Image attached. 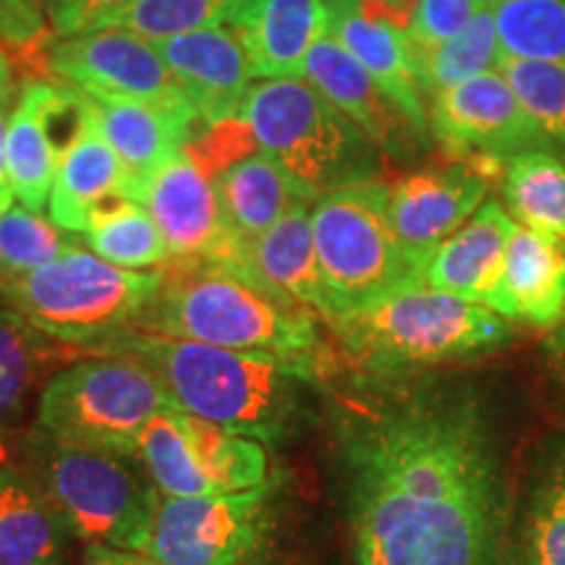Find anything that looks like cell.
<instances>
[{"label":"cell","mask_w":565,"mask_h":565,"mask_svg":"<svg viewBox=\"0 0 565 565\" xmlns=\"http://www.w3.org/2000/svg\"><path fill=\"white\" fill-rule=\"evenodd\" d=\"M162 286L137 330L189 338L231 351L267 353L330 374L333 351L317 315L267 291L249 275L225 265L162 267Z\"/></svg>","instance_id":"cell-3"},{"label":"cell","mask_w":565,"mask_h":565,"mask_svg":"<svg viewBox=\"0 0 565 565\" xmlns=\"http://www.w3.org/2000/svg\"><path fill=\"white\" fill-rule=\"evenodd\" d=\"M160 286V273L126 270L74 244L53 263L0 282V301L45 335L89 353L139 328Z\"/></svg>","instance_id":"cell-6"},{"label":"cell","mask_w":565,"mask_h":565,"mask_svg":"<svg viewBox=\"0 0 565 565\" xmlns=\"http://www.w3.org/2000/svg\"><path fill=\"white\" fill-rule=\"evenodd\" d=\"M74 110V92L66 84L26 79L13 100L9 134H6V166L17 202L30 210L47 207L61 147L53 139V121Z\"/></svg>","instance_id":"cell-21"},{"label":"cell","mask_w":565,"mask_h":565,"mask_svg":"<svg viewBox=\"0 0 565 565\" xmlns=\"http://www.w3.org/2000/svg\"><path fill=\"white\" fill-rule=\"evenodd\" d=\"M557 351H561V356H565V330H561V338H557Z\"/></svg>","instance_id":"cell-46"},{"label":"cell","mask_w":565,"mask_h":565,"mask_svg":"<svg viewBox=\"0 0 565 565\" xmlns=\"http://www.w3.org/2000/svg\"><path fill=\"white\" fill-rule=\"evenodd\" d=\"M330 3H351V0H330Z\"/></svg>","instance_id":"cell-47"},{"label":"cell","mask_w":565,"mask_h":565,"mask_svg":"<svg viewBox=\"0 0 565 565\" xmlns=\"http://www.w3.org/2000/svg\"><path fill=\"white\" fill-rule=\"evenodd\" d=\"M38 3L42 6V11L47 13V19L55 21V19L61 17L63 11L68 9V6H71V0H38Z\"/></svg>","instance_id":"cell-45"},{"label":"cell","mask_w":565,"mask_h":565,"mask_svg":"<svg viewBox=\"0 0 565 565\" xmlns=\"http://www.w3.org/2000/svg\"><path fill=\"white\" fill-rule=\"evenodd\" d=\"M82 565H160L152 561L147 553L139 550H118V547H105V545H92L84 555Z\"/></svg>","instance_id":"cell-40"},{"label":"cell","mask_w":565,"mask_h":565,"mask_svg":"<svg viewBox=\"0 0 565 565\" xmlns=\"http://www.w3.org/2000/svg\"><path fill=\"white\" fill-rule=\"evenodd\" d=\"M215 192L225 223L242 246L257 242L299 202H312L301 196L286 173L263 152L249 154L217 175Z\"/></svg>","instance_id":"cell-29"},{"label":"cell","mask_w":565,"mask_h":565,"mask_svg":"<svg viewBox=\"0 0 565 565\" xmlns=\"http://www.w3.org/2000/svg\"><path fill=\"white\" fill-rule=\"evenodd\" d=\"M503 58L565 68V0H490Z\"/></svg>","instance_id":"cell-33"},{"label":"cell","mask_w":565,"mask_h":565,"mask_svg":"<svg viewBox=\"0 0 565 565\" xmlns=\"http://www.w3.org/2000/svg\"><path fill=\"white\" fill-rule=\"evenodd\" d=\"M152 45L171 68L196 121L212 126L238 116L254 76L242 40L231 26L179 34Z\"/></svg>","instance_id":"cell-17"},{"label":"cell","mask_w":565,"mask_h":565,"mask_svg":"<svg viewBox=\"0 0 565 565\" xmlns=\"http://www.w3.org/2000/svg\"><path fill=\"white\" fill-rule=\"evenodd\" d=\"M71 526L30 471L0 461V565H58Z\"/></svg>","instance_id":"cell-26"},{"label":"cell","mask_w":565,"mask_h":565,"mask_svg":"<svg viewBox=\"0 0 565 565\" xmlns=\"http://www.w3.org/2000/svg\"><path fill=\"white\" fill-rule=\"evenodd\" d=\"M503 565H565V437L550 443L508 519Z\"/></svg>","instance_id":"cell-25"},{"label":"cell","mask_w":565,"mask_h":565,"mask_svg":"<svg viewBox=\"0 0 565 565\" xmlns=\"http://www.w3.org/2000/svg\"><path fill=\"white\" fill-rule=\"evenodd\" d=\"M500 74L545 137L553 145L565 147V68L540 61L503 58Z\"/></svg>","instance_id":"cell-36"},{"label":"cell","mask_w":565,"mask_h":565,"mask_svg":"<svg viewBox=\"0 0 565 565\" xmlns=\"http://www.w3.org/2000/svg\"><path fill=\"white\" fill-rule=\"evenodd\" d=\"M134 0H71V6L53 21L55 34L58 38H71V34H82L100 30L103 21H108L113 13H118Z\"/></svg>","instance_id":"cell-39"},{"label":"cell","mask_w":565,"mask_h":565,"mask_svg":"<svg viewBox=\"0 0 565 565\" xmlns=\"http://www.w3.org/2000/svg\"><path fill=\"white\" fill-rule=\"evenodd\" d=\"M362 374L335 408L353 565H503V458L469 387Z\"/></svg>","instance_id":"cell-1"},{"label":"cell","mask_w":565,"mask_h":565,"mask_svg":"<svg viewBox=\"0 0 565 565\" xmlns=\"http://www.w3.org/2000/svg\"><path fill=\"white\" fill-rule=\"evenodd\" d=\"M175 401L154 374L126 356L61 366L38 395V429L63 445L139 456V437Z\"/></svg>","instance_id":"cell-8"},{"label":"cell","mask_w":565,"mask_h":565,"mask_svg":"<svg viewBox=\"0 0 565 565\" xmlns=\"http://www.w3.org/2000/svg\"><path fill=\"white\" fill-rule=\"evenodd\" d=\"M42 34L38 30H32L30 24H24V21L0 6V47H24L38 42Z\"/></svg>","instance_id":"cell-41"},{"label":"cell","mask_w":565,"mask_h":565,"mask_svg":"<svg viewBox=\"0 0 565 565\" xmlns=\"http://www.w3.org/2000/svg\"><path fill=\"white\" fill-rule=\"evenodd\" d=\"M412 61L424 100H433L445 89H454L458 84L498 71L503 53H500L490 6L456 38L445 40L433 51L412 53Z\"/></svg>","instance_id":"cell-32"},{"label":"cell","mask_w":565,"mask_h":565,"mask_svg":"<svg viewBox=\"0 0 565 565\" xmlns=\"http://www.w3.org/2000/svg\"><path fill=\"white\" fill-rule=\"evenodd\" d=\"M330 0H249L236 24L254 79H301L312 47L333 32Z\"/></svg>","instance_id":"cell-19"},{"label":"cell","mask_w":565,"mask_h":565,"mask_svg":"<svg viewBox=\"0 0 565 565\" xmlns=\"http://www.w3.org/2000/svg\"><path fill=\"white\" fill-rule=\"evenodd\" d=\"M84 238L97 257L126 270H147L171 263V252L150 210L129 196H116L92 212Z\"/></svg>","instance_id":"cell-30"},{"label":"cell","mask_w":565,"mask_h":565,"mask_svg":"<svg viewBox=\"0 0 565 565\" xmlns=\"http://www.w3.org/2000/svg\"><path fill=\"white\" fill-rule=\"evenodd\" d=\"M74 233L63 231L38 210L13 202L0 212V282L17 280L21 275L53 263L68 246Z\"/></svg>","instance_id":"cell-35"},{"label":"cell","mask_w":565,"mask_h":565,"mask_svg":"<svg viewBox=\"0 0 565 565\" xmlns=\"http://www.w3.org/2000/svg\"><path fill=\"white\" fill-rule=\"evenodd\" d=\"M254 147H257V139H254L249 124H246L242 116H236L212 126H204L200 137H192V141H189L186 152L192 154L196 166L215 181L217 175L228 171L231 166H236V162H242L244 158L254 154Z\"/></svg>","instance_id":"cell-38"},{"label":"cell","mask_w":565,"mask_h":565,"mask_svg":"<svg viewBox=\"0 0 565 565\" xmlns=\"http://www.w3.org/2000/svg\"><path fill=\"white\" fill-rule=\"evenodd\" d=\"M487 175L479 168L454 162L443 168H422L391 183L387 212L406 257L424 270L445 238L484 204Z\"/></svg>","instance_id":"cell-15"},{"label":"cell","mask_w":565,"mask_h":565,"mask_svg":"<svg viewBox=\"0 0 565 565\" xmlns=\"http://www.w3.org/2000/svg\"><path fill=\"white\" fill-rule=\"evenodd\" d=\"M387 194L391 183L374 179L312 204L317 263L330 303L328 324L422 275L395 236Z\"/></svg>","instance_id":"cell-9"},{"label":"cell","mask_w":565,"mask_h":565,"mask_svg":"<svg viewBox=\"0 0 565 565\" xmlns=\"http://www.w3.org/2000/svg\"><path fill=\"white\" fill-rule=\"evenodd\" d=\"M11 95L0 97V212L9 210L17 196L11 192L9 183V166H6V134H9V118H11Z\"/></svg>","instance_id":"cell-42"},{"label":"cell","mask_w":565,"mask_h":565,"mask_svg":"<svg viewBox=\"0 0 565 565\" xmlns=\"http://www.w3.org/2000/svg\"><path fill=\"white\" fill-rule=\"evenodd\" d=\"M301 79L322 92L387 158L412 160L427 150V134L408 121L404 110L377 87L362 63L333 34L322 38L307 55Z\"/></svg>","instance_id":"cell-16"},{"label":"cell","mask_w":565,"mask_h":565,"mask_svg":"<svg viewBox=\"0 0 565 565\" xmlns=\"http://www.w3.org/2000/svg\"><path fill=\"white\" fill-rule=\"evenodd\" d=\"M490 0H416L412 24L406 30L408 53H424L456 38L487 9Z\"/></svg>","instance_id":"cell-37"},{"label":"cell","mask_w":565,"mask_h":565,"mask_svg":"<svg viewBox=\"0 0 565 565\" xmlns=\"http://www.w3.org/2000/svg\"><path fill=\"white\" fill-rule=\"evenodd\" d=\"M333 38L366 68L391 100L404 110L416 129L429 137V113L424 108V95L416 79L406 34L385 21L370 19L343 3H333Z\"/></svg>","instance_id":"cell-28"},{"label":"cell","mask_w":565,"mask_h":565,"mask_svg":"<svg viewBox=\"0 0 565 565\" xmlns=\"http://www.w3.org/2000/svg\"><path fill=\"white\" fill-rule=\"evenodd\" d=\"M74 105L76 126L68 134L66 145H61L51 196H47V215L63 231L84 233L89 215L100 204L126 196L129 175L92 113L84 108L76 89Z\"/></svg>","instance_id":"cell-18"},{"label":"cell","mask_w":565,"mask_h":565,"mask_svg":"<svg viewBox=\"0 0 565 565\" xmlns=\"http://www.w3.org/2000/svg\"><path fill=\"white\" fill-rule=\"evenodd\" d=\"M238 116L301 196L317 202L338 189L374 181L380 150L322 92L303 79H259Z\"/></svg>","instance_id":"cell-5"},{"label":"cell","mask_w":565,"mask_h":565,"mask_svg":"<svg viewBox=\"0 0 565 565\" xmlns=\"http://www.w3.org/2000/svg\"><path fill=\"white\" fill-rule=\"evenodd\" d=\"M312 204L315 202H299L257 242L242 246V259L233 270L249 275L252 280L282 299L312 309L328 322L330 303L320 278V263H317Z\"/></svg>","instance_id":"cell-24"},{"label":"cell","mask_w":565,"mask_h":565,"mask_svg":"<svg viewBox=\"0 0 565 565\" xmlns=\"http://www.w3.org/2000/svg\"><path fill=\"white\" fill-rule=\"evenodd\" d=\"M505 166L503 194L513 221L565 238V160L534 150L515 154Z\"/></svg>","instance_id":"cell-31"},{"label":"cell","mask_w":565,"mask_h":565,"mask_svg":"<svg viewBox=\"0 0 565 565\" xmlns=\"http://www.w3.org/2000/svg\"><path fill=\"white\" fill-rule=\"evenodd\" d=\"M134 202L150 210L173 265L210 263L236 267L242 259V244L225 223L215 181L186 150L160 166Z\"/></svg>","instance_id":"cell-14"},{"label":"cell","mask_w":565,"mask_h":565,"mask_svg":"<svg viewBox=\"0 0 565 565\" xmlns=\"http://www.w3.org/2000/svg\"><path fill=\"white\" fill-rule=\"evenodd\" d=\"M280 513V479L215 498H166L141 553L160 565H270Z\"/></svg>","instance_id":"cell-10"},{"label":"cell","mask_w":565,"mask_h":565,"mask_svg":"<svg viewBox=\"0 0 565 565\" xmlns=\"http://www.w3.org/2000/svg\"><path fill=\"white\" fill-rule=\"evenodd\" d=\"M0 6L24 21V24H30L32 30L45 34V19H42V6L38 0H0Z\"/></svg>","instance_id":"cell-43"},{"label":"cell","mask_w":565,"mask_h":565,"mask_svg":"<svg viewBox=\"0 0 565 565\" xmlns=\"http://www.w3.org/2000/svg\"><path fill=\"white\" fill-rule=\"evenodd\" d=\"M513 215L498 200H487L475 215L437 246L422 278L437 291L484 303L503 278L505 254L515 231Z\"/></svg>","instance_id":"cell-23"},{"label":"cell","mask_w":565,"mask_h":565,"mask_svg":"<svg viewBox=\"0 0 565 565\" xmlns=\"http://www.w3.org/2000/svg\"><path fill=\"white\" fill-rule=\"evenodd\" d=\"M139 458L166 498H215L267 482L265 445L173 406L139 437Z\"/></svg>","instance_id":"cell-11"},{"label":"cell","mask_w":565,"mask_h":565,"mask_svg":"<svg viewBox=\"0 0 565 565\" xmlns=\"http://www.w3.org/2000/svg\"><path fill=\"white\" fill-rule=\"evenodd\" d=\"M487 307L540 330L565 324V238L515 225L503 278Z\"/></svg>","instance_id":"cell-20"},{"label":"cell","mask_w":565,"mask_h":565,"mask_svg":"<svg viewBox=\"0 0 565 565\" xmlns=\"http://www.w3.org/2000/svg\"><path fill=\"white\" fill-rule=\"evenodd\" d=\"M246 3L249 0H134L103 21L100 30H121L147 42H162L189 32L233 26Z\"/></svg>","instance_id":"cell-34"},{"label":"cell","mask_w":565,"mask_h":565,"mask_svg":"<svg viewBox=\"0 0 565 565\" xmlns=\"http://www.w3.org/2000/svg\"><path fill=\"white\" fill-rule=\"evenodd\" d=\"M429 131L443 150L463 160L508 162L515 154L553 147L500 68L435 95Z\"/></svg>","instance_id":"cell-13"},{"label":"cell","mask_w":565,"mask_h":565,"mask_svg":"<svg viewBox=\"0 0 565 565\" xmlns=\"http://www.w3.org/2000/svg\"><path fill=\"white\" fill-rule=\"evenodd\" d=\"M11 87H13V68H11V58L9 53L0 47V97L11 95Z\"/></svg>","instance_id":"cell-44"},{"label":"cell","mask_w":565,"mask_h":565,"mask_svg":"<svg viewBox=\"0 0 565 565\" xmlns=\"http://www.w3.org/2000/svg\"><path fill=\"white\" fill-rule=\"evenodd\" d=\"M24 461L71 532L92 545L145 550L160 490L139 456L74 448L34 429L24 440Z\"/></svg>","instance_id":"cell-7"},{"label":"cell","mask_w":565,"mask_h":565,"mask_svg":"<svg viewBox=\"0 0 565 565\" xmlns=\"http://www.w3.org/2000/svg\"><path fill=\"white\" fill-rule=\"evenodd\" d=\"M79 100L100 126L113 152L121 158L126 175H129V183H126L129 200H137L147 179L160 166H166L173 154L186 150V145L192 141V126L196 124L192 116L154 108L147 103L124 100V97L87 95V92H79Z\"/></svg>","instance_id":"cell-22"},{"label":"cell","mask_w":565,"mask_h":565,"mask_svg":"<svg viewBox=\"0 0 565 565\" xmlns=\"http://www.w3.org/2000/svg\"><path fill=\"white\" fill-rule=\"evenodd\" d=\"M330 330L353 366L372 377L461 362L498 349L513 333L490 307L437 291L422 275L338 317Z\"/></svg>","instance_id":"cell-4"},{"label":"cell","mask_w":565,"mask_h":565,"mask_svg":"<svg viewBox=\"0 0 565 565\" xmlns=\"http://www.w3.org/2000/svg\"><path fill=\"white\" fill-rule=\"evenodd\" d=\"M71 351L11 307L0 309V461L9 458L6 437L17 433L32 398L66 366Z\"/></svg>","instance_id":"cell-27"},{"label":"cell","mask_w":565,"mask_h":565,"mask_svg":"<svg viewBox=\"0 0 565 565\" xmlns=\"http://www.w3.org/2000/svg\"><path fill=\"white\" fill-rule=\"evenodd\" d=\"M89 356H126L147 366L175 406L204 422L280 445L312 414L322 374L267 353L231 351L150 330H126L89 351Z\"/></svg>","instance_id":"cell-2"},{"label":"cell","mask_w":565,"mask_h":565,"mask_svg":"<svg viewBox=\"0 0 565 565\" xmlns=\"http://www.w3.org/2000/svg\"><path fill=\"white\" fill-rule=\"evenodd\" d=\"M47 68L87 95L124 97L196 118L158 47L137 34L95 30L58 38L47 45Z\"/></svg>","instance_id":"cell-12"}]
</instances>
